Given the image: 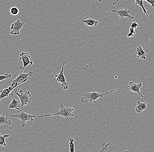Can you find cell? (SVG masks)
<instances>
[{
  "mask_svg": "<svg viewBox=\"0 0 154 152\" xmlns=\"http://www.w3.org/2000/svg\"><path fill=\"white\" fill-rule=\"evenodd\" d=\"M60 109L58 112L54 113H50L46 115H42L39 116V118H44V117H48V116H54L56 115H59L61 116L64 118L65 120H67L69 118L74 117V115L73 112L75 111V109L72 107H67L60 104Z\"/></svg>",
  "mask_w": 154,
  "mask_h": 152,
  "instance_id": "obj_2",
  "label": "cell"
},
{
  "mask_svg": "<svg viewBox=\"0 0 154 152\" xmlns=\"http://www.w3.org/2000/svg\"><path fill=\"white\" fill-rule=\"evenodd\" d=\"M3 125H7L8 128H9L11 125V122L7 117L5 116V113L0 115V126Z\"/></svg>",
  "mask_w": 154,
  "mask_h": 152,
  "instance_id": "obj_15",
  "label": "cell"
},
{
  "mask_svg": "<svg viewBox=\"0 0 154 152\" xmlns=\"http://www.w3.org/2000/svg\"><path fill=\"white\" fill-rule=\"evenodd\" d=\"M102 0H99V1H98V2H101V1H102Z\"/></svg>",
  "mask_w": 154,
  "mask_h": 152,
  "instance_id": "obj_27",
  "label": "cell"
},
{
  "mask_svg": "<svg viewBox=\"0 0 154 152\" xmlns=\"http://www.w3.org/2000/svg\"><path fill=\"white\" fill-rule=\"evenodd\" d=\"M149 51H147L146 52H144L142 47L141 46H140L137 48L136 54L137 58L138 59H147L146 57V53H147V52Z\"/></svg>",
  "mask_w": 154,
  "mask_h": 152,
  "instance_id": "obj_12",
  "label": "cell"
},
{
  "mask_svg": "<svg viewBox=\"0 0 154 152\" xmlns=\"http://www.w3.org/2000/svg\"><path fill=\"white\" fill-rule=\"evenodd\" d=\"M82 22L85 24V27H96L99 23V21L92 20L91 18H84L82 20Z\"/></svg>",
  "mask_w": 154,
  "mask_h": 152,
  "instance_id": "obj_13",
  "label": "cell"
},
{
  "mask_svg": "<svg viewBox=\"0 0 154 152\" xmlns=\"http://www.w3.org/2000/svg\"><path fill=\"white\" fill-rule=\"evenodd\" d=\"M110 142H109L107 144L106 143H103L102 144V149H101L99 151V152H104L106 150L108 149V147L110 145Z\"/></svg>",
  "mask_w": 154,
  "mask_h": 152,
  "instance_id": "obj_22",
  "label": "cell"
},
{
  "mask_svg": "<svg viewBox=\"0 0 154 152\" xmlns=\"http://www.w3.org/2000/svg\"><path fill=\"white\" fill-rule=\"evenodd\" d=\"M11 77V74H5V75L0 76V82L4 80L9 79Z\"/></svg>",
  "mask_w": 154,
  "mask_h": 152,
  "instance_id": "obj_21",
  "label": "cell"
},
{
  "mask_svg": "<svg viewBox=\"0 0 154 152\" xmlns=\"http://www.w3.org/2000/svg\"><path fill=\"white\" fill-rule=\"evenodd\" d=\"M69 141H70V142H69L70 151L71 152H74L75 151V145L74 143V142H75V139L70 136L69 137Z\"/></svg>",
  "mask_w": 154,
  "mask_h": 152,
  "instance_id": "obj_19",
  "label": "cell"
},
{
  "mask_svg": "<svg viewBox=\"0 0 154 152\" xmlns=\"http://www.w3.org/2000/svg\"><path fill=\"white\" fill-rule=\"evenodd\" d=\"M137 105L135 109L137 113H140L143 110H146L147 108V104H148L147 102L143 103L141 102L140 101H137Z\"/></svg>",
  "mask_w": 154,
  "mask_h": 152,
  "instance_id": "obj_14",
  "label": "cell"
},
{
  "mask_svg": "<svg viewBox=\"0 0 154 152\" xmlns=\"http://www.w3.org/2000/svg\"><path fill=\"white\" fill-rule=\"evenodd\" d=\"M25 25L24 22H22L19 19L16 22H14L11 26V31L10 34L17 35L20 33V31Z\"/></svg>",
  "mask_w": 154,
  "mask_h": 152,
  "instance_id": "obj_8",
  "label": "cell"
},
{
  "mask_svg": "<svg viewBox=\"0 0 154 152\" xmlns=\"http://www.w3.org/2000/svg\"><path fill=\"white\" fill-rule=\"evenodd\" d=\"M12 92L18 95L19 100L21 102V107H23L25 106H29V104L31 102L33 98L32 97L29 91H24L21 89L19 93L17 89L12 90Z\"/></svg>",
  "mask_w": 154,
  "mask_h": 152,
  "instance_id": "obj_4",
  "label": "cell"
},
{
  "mask_svg": "<svg viewBox=\"0 0 154 152\" xmlns=\"http://www.w3.org/2000/svg\"><path fill=\"white\" fill-rule=\"evenodd\" d=\"M35 76L33 72L30 71L28 73H22L19 74V76L15 79L11 80V84L10 86L13 87L14 85H18L26 82L31 77Z\"/></svg>",
  "mask_w": 154,
  "mask_h": 152,
  "instance_id": "obj_5",
  "label": "cell"
},
{
  "mask_svg": "<svg viewBox=\"0 0 154 152\" xmlns=\"http://www.w3.org/2000/svg\"><path fill=\"white\" fill-rule=\"evenodd\" d=\"M121 1V0H116V1L112 3V5L113 6L115 5L118 2H119V1Z\"/></svg>",
  "mask_w": 154,
  "mask_h": 152,
  "instance_id": "obj_26",
  "label": "cell"
},
{
  "mask_svg": "<svg viewBox=\"0 0 154 152\" xmlns=\"http://www.w3.org/2000/svg\"><path fill=\"white\" fill-rule=\"evenodd\" d=\"M16 110L19 113L16 114H11L10 117L17 118L20 119L21 120V126L23 128H25L26 126H32L30 124H26V123L27 121H30V123H31L33 121V118H39V116L31 115L21 110L20 108L19 110Z\"/></svg>",
  "mask_w": 154,
  "mask_h": 152,
  "instance_id": "obj_3",
  "label": "cell"
},
{
  "mask_svg": "<svg viewBox=\"0 0 154 152\" xmlns=\"http://www.w3.org/2000/svg\"><path fill=\"white\" fill-rule=\"evenodd\" d=\"M66 63V61L64 60L63 63L62 69L59 73L55 75V77L56 78V82H60L61 84V86L63 87V89L67 90L69 88V84L67 83L65 76H64L63 71H64V65Z\"/></svg>",
  "mask_w": 154,
  "mask_h": 152,
  "instance_id": "obj_6",
  "label": "cell"
},
{
  "mask_svg": "<svg viewBox=\"0 0 154 152\" xmlns=\"http://www.w3.org/2000/svg\"><path fill=\"white\" fill-rule=\"evenodd\" d=\"M143 84L141 82L139 83L136 84L133 82H130L128 85L127 86V88L128 90L132 91V92L137 93L139 94L140 96L142 98H144V96L140 92V88L142 87Z\"/></svg>",
  "mask_w": 154,
  "mask_h": 152,
  "instance_id": "obj_9",
  "label": "cell"
},
{
  "mask_svg": "<svg viewBox=\"0 0 154 152\" xmlns=\"http://www.w3.org/2000/svg\"><path fill=\"white\" fill-rule=\"evenodd\" d=\"M149 3L152 7H154V0H143Z\"/></svg>",
  "mask_w": 154,
  "mask_h": 152,
  "instance_id": "obj_25",
  "label": "cell"
},
{
  "mask_svg": "<svg viewBox=\"0 0 154 152\" xmlns=\"http://www.w3.org/2000/svg\"><path fill=\"white\" fill-rule=\"evenodd\" d=\"M18 85H14L13 87L10 86L9 87H7V88H3L0 91V102H1V100L3 98H6V97H8L10 96H13V92L12 90L14 89L15 87L18 86Z\"/></svg>",
  "mask_w": 154,
  "mask_h": 152,
  "instance_id": "obj_11",
  "label": "cell"
},
{
  "mask_svg": "<svg viewBox=\"0 0 154 152\" xmlns=\"http://www.w3.org/2000/svg\"><path fill=\"white\" fill-rule=\"evenodd\" d=\"M139 26V25L136 22H133L132 23L131 25V27L132 28L136 29Z\"/></svg>",
  "mask_w": 154,
  "mask_h": 152,
  "instance_id": "obj_24",
  "label": "cell"
},
{
  "mask_svg": "<svg viewBox=\"0 0 154 152\" xmlns=\"http://www.w3.org/2000/svg\"><path fill=\"white\" fill-rule=\"evenodd\" d=\"M19 8L17 7H13L10 8V13L13 16H16L19 14Z\"/></svg>",
  "mask_w": 154,
  "mask_h": 152,
  "instance_id": "obj_20",
  "label": "cell"
},
{
  "mask_svg": "<svg viewBox=\"0 0 154 152\" xmlns=\"http://www.w3.org/2000/svg\"><path fill=\"white\" fill-rule=\"evenodd\" d=\"M31 58V56H30V55L28 53L23 52H21V53L20 54L19 60H22V61H23V67L21 73H20L19 74L23 73L24 69H26L27 66L29 64L32 65V64H33V61L30 60Z\"/></svg>",
  "mask_w": 154,
  "mask_h": 152,
  "instance_id": "obj_7",
  "label": "cell"
},
{
  "mask_svg": "<svg viewBox=\"0 0 154 152\" xmlns=\"http://www.w3.org/2000/svg\"><path fill=\"white\" fill-rule=\"evenodd\" d=\"M9 137V135H2L0 133V146L8 147V145H7L5 142V139L6 138Z\"/></svg>",
  "mask_w": 154,
  "mask_h": 152,
  "instance_id": "obj_18",
  "label": "cell"
},
{
  "mask_svg": "<svg viewBox=\"0 0 154 152\" xmlns=\"http://www.w3.org/2000/svg\"><path fill=\"white\" fill-rule=\"evenodd\" d=\"M112 12L113 13H116L121 19H123L125 17H127V18L129 19V21L134 19V16H131L130 15V13L132 12V11H131L128 10L127 8H125L124 9H120V10H116L113 9L112 10Z\"/></svg>",
  "mask_w": 154,
  "mask_h": 152,
  "instance_id": "obj_10",
  "label": "cell"
},
{
  "mask_svg": "<svg viewBox=\"0 0 154 152\" xmlns=\"http://www.w3.org/2000/svg\"><path fill=\"white\" fill-rule=\"evenodd\" d=\"M21 102L20 100L17 101L15 99H13L11 102L8 106V108L11 109L15 108L16 110H19V107H21Z\"/></svg>",
  "mask_w": 154,
  "mask_h": 152,
  "instance_id": "obj_16",
  "label": "cell"
},
{
  "mask_svg": "<svg viewBox=\"0 0 154 152\" xmlns=\"http://www.w3.org/2000/svg\"><path fill=\"white\" fill-rule=\"evenodd\" d=\"M134 1L135 5H138L139 6H140L141 8H142V10H143L144 15H145L148 17L150 13H149V11H147V10L144 8V4H143V0H134Z\"/></svg>",
  "mask_w": 154,
  "mask_h": 152,
  "instance_id": "obj_17",
  "label": "cell"
},
{
  "mask_svg": "<svg viewBox=\"0 0 154 152\" xmlns=\"http://www.w3.org/2000/svg\"><path fill=\"white\" fill-rule=\"evenodd\" d=\"M136 32H135L134 29L130 27L129 28V33L127 35V37H130L134 36Z\"/></svg>",
  "mask_w": 154,
  "mask_h": 152,
  "instance_id": "obj_23",
  "label": "cell"
},
{
  "mask_svg": "<svg viewBox=\"0 0 154 152\" xmlns=\"http://www.w3.org/2000/svg\"><path fill=\"white\" fill-rule=\"evenodd\" d=\"M117 90V88H115V89H113V90L106 92V93H103V94H100L99 92H96L95 90H93L91 92L84 93L83 94V97L81 98V101L83 103H86L88 102H93L94 103H96V101L99 98H103L104 96L107 95L108 94L115 92Z\"/></svg>",
  "mask_w": 154,
  "mask_h": 152,
  "instance_id": "obj_1",
  "label": "cell"
}]
</instances>
